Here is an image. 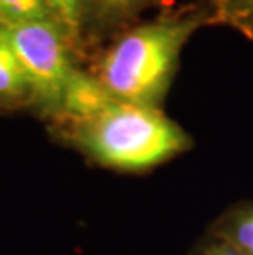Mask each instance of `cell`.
<instances>
[{"label": "cell", "mask_w": 253, "mask_h": 255, "mask_svg": "<svg viewBox=\"0 0 253 255\" xmlns=\"http://www.w3.org/2000/svg\"><path fill=\"white\" fill-rule=\"evenodd\" d=\"M0 35L28 76L33 102L55 119L69 81L79 68L78 48L55 20L0 23Z\"/></svg>", "instance_id": "obj_3"}, {"label": "cell", "mask_w": 253, "mask_h": 255, "mask_svg": "<svg viewBox=\"0 0 253 255\" xmlns=\"http://www.w3.org/2000/svg\"><path fill=\"white\" fill-rule=\"evenodd\" d=\"M191 255H247L245 252L239 251L237 247L230 246L229 242L217 239L207 234L201 242L194 247Z\"/></svg>", "instance_id": "obj_10"}, {"label": "cell", "mask_w": 253, "mask_h": 255, "mask_svg": "<svg viewBox=\"0 0 253 255\" xmlns=\"http://www.w3.org/2000/svg\"><path fill=\"white\" fill-rule=\"evenodd\" d=\"M33 20H55L48 0H0V23Z\"/></svg>", "instance_id": "obj_9"}, {"label": "cell", "mask_w": 253, "mask_h": 255, "mask_svg": "<svg viewBox=\"0 0 253 255\" xmlns=\"http://www.w3.org/2000/svg\"><path fill=\"white\" fill-rule=\"evenodd\" d=\"M23 101L33 102L28 76L12 46L0 35V102L18 104Z\"/></svg>", "instance_id": "obj_6"}, {"label": "cell", "mask_w": 253, "mask_h": 255, "mask_svg": "<svg viewBox=\"0 0 253 255\" xmlns=\"http://www.w3.org/2000/svg\"><path fill=\"white\" fill-rule=\"evenodd\" d=\"M173 5V0H85L84 36L117 35L128 26L142 21V15L148 10H165Z\"/></svg>", "instance_id": "obj_4"}, {"label": "cell", "mask_w": 253, "mask_h": 255, "mask_svg": "<svg viewBox=\"0 0 253 255\" xmlns=\"http://www.w3.org/2000/svg\"><path fill=\"white\" fill-rule=\"evenodd\" d=\"M207 234L253 255V201L237 204L214 221Z\"/></svg>", "instance_id": "obj_5"}, {"label": "cell", "mask_w": 253, "mask_h": 255, "mask_svg": "<svg viewBox=\"0 0 253 255\" xmlns=\"http://www.w3.org/2000/svg\"><path fill=\"white\" fill-rule=\"evenodd\" d=\"M204 26H214L212 0L173 3L114 36L90 73L114 99L161 109L176 78L182 48Z\"/></svg>", "instance_id": "obj_1"}, {"label": "cell", "mask_w": 253, "mask_h": 255, "mask_svg": "<svg viewBox=\"0 0 253 255\" xmlns=\"http://www.w3.org/2000/svg\"><path fill=\"white\" fill-rule=\"evenodd\" d=\"M56 127L90 161L117 171L152 170L192 146L191 135L171 121L163 109L114 97L89 116Z\"/></svg>", "instance_id": "obj_2"}, {"label": "cell", "mask_w": 253, "mask_h": 255, "mask_svg": "<svg viewBox=\"0 0 253 255\" xmlns=\"http://www.w3.org/2000/svg\"><path fill=\"white\" fill-rule=\"evenodd\" d=\"M214 26H227L253 40V0H212Z\"/></svg>", "instance_id": "obj_7"}, {"label": "cell", "mask_w": 253, "mask_h": 255, "mask_svg": "<svg viewBox=\"0 0 253 255\" xmlns=\"http://www.w3.org/2000/svg\"><path fill=\"white\" fill-rule=\"evenodd\" d=\"M48 5L53 18L79 50L84 41L85 0H48Z\"/></svg>", "instance_id": "obj_8"}]
</instances>
